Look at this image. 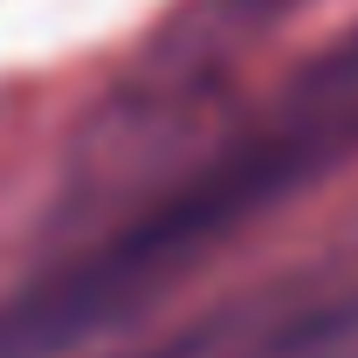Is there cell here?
I'll use <instances>...</instances> for the list:
<instances>
[{
	"label": "cell",
	"mask_w": 358,
	"mask_h": 358,
	"mask_svg": "<svg viewBox=\"0 0 358 358\" xmlns=\"http://www.w3.org/2000/svg\"><path fill=\"white\" fill-rule=\"evenodd\" d=\"M358 159V28L303 55L255 110L179 152L76 255L0 303V358H62L166 303L193 268Z\"/></svg>",
	"instance_id": "cell-1"
},
{
	"label": "cell",
	"mask_w": 358,
	"mask_h": 358,
	"mask_svg": "<svg viewBox=\"0 0 358 358\" xmlns=\"http://www.w3.org/2000/svg\"><path fill=\"white\" fill-rule=\"evenodd\" d=\"M310 0H193L159 42L131 62V76L96 103V117L76 138V159L62 173L55 221L117 214L131 193H145L159 166H173L200 117L214 110L227 76Z\"/></svg>",
	"instance_id": "cell-2"
},
{
	"label": "cell",
	"mask_w": 358,
	"mask_h": 358,
	"mask_svg": "<svg viewBox=\"0 0 358 358\" xmlns=\"http://www.w3.org/2000/svg\"><path fill=\"white\" fill-rule=\"evenodd\" d=\"M131 358H358V268H338L331 282H275Z\"/></svg>",
	"instance_id": "cell-3"
}]
</instances>
